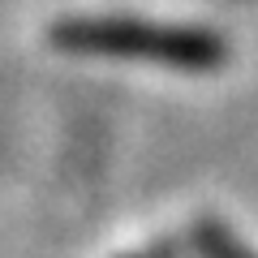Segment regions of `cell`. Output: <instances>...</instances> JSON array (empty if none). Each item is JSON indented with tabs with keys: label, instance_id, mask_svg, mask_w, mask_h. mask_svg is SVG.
I'll return each instance as SVG.
<instances>
[{
	"label": "cell",
	"instance_id": "cell-1",
	"mask_svg": "<svg viewBox=\"0 0 258 258\" xmlns=\"http://www.w3.org/2000/svg\"><path fill=\"white\" fill-rule=\"evenodd\" d=\"M52 47L78 56L155 60L185 74H211L228 60V43L203 26H159L138 18H64L52 26Z\"/></svg>",
	"mask_w": 258,
	"mask_h": 258
},
{
	"label": "cell",
	"instance_id": "cell-2",
	"mask_svg": "<svg viewBox=\"0 0 258 258\" xmlns=\"http://www.w3.org/2000/svg\"><path fill=\"white\" fill-rule=\"evenodd\" d=\"M194 245L203 258H258L254 249H245L220 220H194Z\"/></svg>",
	"mask_w": 258,
	"mask_h": 258
}]
</instances>
